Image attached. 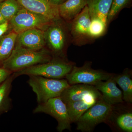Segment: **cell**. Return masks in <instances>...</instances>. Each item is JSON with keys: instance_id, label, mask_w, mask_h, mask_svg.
<instances>
[{"instance_id": "6da1fadb", "label": "cell", "mask_w": 132, "mask_h": 132, "mask_svg": "<svg viewBox=\"0 0 132 132\" xmlns=\"http://www.w3.org/2000/svg\"><path fill=\"white\" fill-rule=\"evenodd\" d=\"M50 61L48 52L26 48L19 45L3 62V68L11 72H16L26 68Z\"/></svg>"}, {"instance_id": "7a4b0ae2", "label": "cell", "mask_w": 132, "mask_h": 132, "mask_svg": "<svg viewBox=\"0 0 132 132\" xmlns=\"http://www.w3.org/2000/svg\"><path fill=\"white\" fill-rule=\"evenodd\" d=\"M28 83L37 95L39 103H43L55 97H60L70 85L65 79H56L40 76H30Z\"/></svg>"}, {"instance_id": "3957f363", "label": "cell", "mask_w": 132, "mask_h": 132, "mask_svg": "<svg viewBox=\"0 0 132 132\" xmlns=\"http://www.w3.org/2000/svg\"><path fill=\"white\" fill-rule=\"evenodd\" d=\"M113 111V105L109 104L102 97L79 118L76 122L77 130L84 132L92 131L97 125L109 119Z\"/></svg>"}, {"instance_id": "277c9868", "label": "cell", "mask_w": 132, "mask_h": 132, "mask_svg": "<svg viewBox=\"0 0 132 132\" xmlns=\"http://www.w3.org/2000/svg\"><path fill=\"white\" fill-rule=\"evenodd\" d=\"M73 66L71 63L63 61H50L36 64L16 71L14 76H36L52 79H61L65 77L71 72Z\"/></svg>"}, {"instance_id": "5b68a950", "label": "cell", "mask_w": 132, "mask_h": 132, "mask_svg": "<svg viewBox=\"0 0 132 132\" xmlns=\"http://www.w3.org/2000/svg\"><path fill=\"white\" fill-rule=\"evenodd\" d=\"M44 113L52 116L58 122L57 129L60 132L71 129V123L65 104L60 97H55L40 103L34 113Z\"/></svg>"}, {"instance_id": "8992f818", "label": "cell", "mask_w": 132, "mask_h": 132, "mask_svg": "<svg viewBox=\"0 0 132 132\" xmlns=\"http://www.w3.org/2000/svg\"><path fill=\"white\" fill-rule=\"evenodd\" d=\"M113 75V74L93 69L90 63H87L80 67L73 66L65 78L71 85L82 84L94 86L101 81L107 80Z\"/></svg>"}, {"instance_id": "52a82bcc", "label": "cell", "mask_w": 132, "mask_h": 132, "mask_svg": "<svg viewBox=\"0 0 132 132\" xmlns=\"http://www.w3.org/2000/svg\"><path fill=\"white\" fill-rule=\"evenodd\" d=\"M10 21L14 32L17 34L31 29L46 27L53 22L42 15L22 7Z\"/></svg>"}, {"instance_id": "ba28073f", "label": "cell", "mask_w": 132, "mask_h": 132, "mask_svg": "<svg viewBox=\"0 0 132 132\" xmlns=\"http://www.w3.org/2000/svg\"><path fill=\"white\" fill-rule=\"evenodd\" d=\"M60 97L65 104L92 98L99 100L102 97V95L95 86L82 84L70 85Z\"/></svg>"}, {"instance_id": "9c48e42d", "label": "cell", "mask_w": 132, "mask_h": 132, "mask_svg": "<svg viewBox=\"0 0 132 132\" xmlns=\"http://www.w3.org/2000/svg\"><path fill=\"white\" fill-rule=\"evenodd\" d=\"M22 7L46 16L52 22L60 19L58 7L50 4L49 0H16Z\"/></svg>"}, {"instance_id": "30bf717a", "label": "cell", "mask_w": 132, "mask_h": 132, "mask_svg": "<svg viewBox=\"0 0 132 132\" xmlns=\"http://www.w3.org/2000/svg\"><path fill=\"white\" fill-rule=\"evenodd\" d=\"M113 76L105 81H101L94 86L102 93L104 100L113 106L123 102V93L117 86Z\"/></svg>"}, {"instance_id": "8fae6325", "label": "cell", "mask_w": 132, "mask_h": 132, "mask_svg": "<svg viewBox=\"0 0 132 132\" xmlns=\"http://www.w3.org/2000/svg\"><path fill=\"white\" fill-rule=\"evenodd\" d=\"M72 21L71 34L75 39L90 38L89 29L91 20L87 5Z\"/></svg>"}, {"instance_id": "7c38bea8", "label": "cell", "mask_w": 132, "mask_h": 132, "mask_svg": "<svg viewBox=\"0 0 132 132\" xmlns=\"http://www.w3.org/2000/svg\"><path fill=\"white\" fill-rule=\"evenodd\" d=\"M19 34L17 39L19 45L23 47L38 51L45 46V34L39 29H31Z\"/></svg>"}, {"instance_id": "4fadbf2b", "label": "cell", "mask_w": 132, "mask_h": 132, "mask_svg": "<svg viewBox=\"0 0 132 132\" xmlns=\"http://www.w3.org/2000/svg\"><path fill=\"white\" fill-rule=\"evenodd\" d=\"M113 0H87L91 19L100 20L107 26L108 16L111 9Z\"/></svg>"}, {"instance_id": "5bb4252c", "label": "cell", "mask_w": 132, "mask_h": 132, "mask_svg": "<svg viewBox=\"0 0 132 132\" xmlns=\"http://www.w3.org/2000/svg\"><path fill=\"white\" fill-rule=\"evenodd\" d=\"M46 36L48 44L54 51L58 52L62 50L65 45L66 37L61 26L57 24L50 26Z\"/></svg>"}, {"instance_id": "9a60e30c", "label": "cell", "mask_w": 132, "mask_h": 132, "mask_svg": "<svg viewBox=\"0 0 132 132\" xmlns=\"http://www.w3.org/2000/svg\"><path fill=\"white\" fill-rule=\"evenodd\" d=\"M87 0H67L58 6L59 15L67 21H72L87 5Z\"/></svg>"}, {"instance_id": "2e32d148", "label": "cell", "mask_w": 132, "mask_h": 132, "mask_svg": "<svg viewBox=\"0 0 132 132\" xmlns=\"http://www.w3.org/2000/svg\"><path fill=\"white\" fill-rule=\"evenodd\" d=\"M98 100L92 98L66 104L71 123H76L81 116Z\"/></svg>"}, {"instance_id": "e0dca14e", "label": "cell", "mask_w": 132, "mask_h": 132, "mask_svg": "<svg viewBox=\"0 0 132 132\" xmlns=\"http://www.w3.org/2000/svg\"><path fill=\"white\" fill-rule=\"evenodd\" d=\"M131 73L125 70L119 75H114L113 78L123 91V100L128 103L132 102V80Z\"/></svg>"}, {"instance_id": "ac0fdd59", "label": "cell", "mask_w": 132, "mask_h": 132, "mask_svg": "<svg viewBox=\"0 0 132 132\" xmlns=\"http://www.w3.org/2000/svg\"><path fill=\"white\" fill-rule=\"evenodd\" d=\"M17 33L11 32L0 40V60L7 59L12 53L17 38Z\"/></svg>"}, {"instance_id": "d6986e66", "label": "cell", "mask_w": 132, "mask_h": 132, "mask_svg": "<svg viewBox=\"0 0 132 132\" xmlns=\"http://www.w3.org/2000/svg\"><path fill=\"white\" fill-rule=\"evenodd\" d=\"M22 7L16 0H5L0 3V11L8 21L10 20Z\"/></svg>"}, {"instance_id": "ffe728a7", "label": "cell", "mask_w": 132, "mask_h": 132, "mask_svg": "<svg viewBox=\"0 0 132 132\" xmlns=\"http://www.w3.org/2000/svg\"><path fill=\"white\" fill-rule=\"evenodd\" d=\"M131 1L132 0H113L108 16L107 26L122 9L128 7L131 4Z\"/></svg>"}, {"instance_id": "44dd1931", "label": "cell", "mask_w": 132, "mask_h": 132, "mask_svg": "<svg viewBox=\"0 0 132 132\" xmlns=\"http://www.w3.org/2000/svg\"><path fill=\"white\" fill-rule=\"evenodd\" d=\"M89 35L90 38H99L104 34L107 26L103 22L97 19H91Z\"/></svg>"}, {"instance_id": "7402d4cb", "label": "cell", "mask_w": 132, "mask_h": 132, "mask_svg": "<svg viewBox=\"0 0 132 132\" xmlns=\"http://www.w3.org/2000/svg\"><path fill=\"white\" fill-rule=\"evenodd\" d=\"M13 78V76L9 78L0 86V111L7 105L8 95Z\"/></svg>"}, {"instance_id": "603a6c76", "label": "cell", "mask_w": 132, "mask_h": 132, "mask_svg": "<svg viewBox=\"0 0 132 132\" xmlns=\"http://www.w3.org/2000/svg\"><path fill=\"white\" fill-rule=\"evenodd\" d=\"M117 123L121 130L126 132H132V113H127L120 115L117 118Z\"/></svg>"}, {"instance_id": "cb8c5ba5", "label": "cell", "mask_w": 132, "mask_h": 132, "mask_svg": "<svg viewBox=\"0 0 132 132\" xmlns=\"http://www.w3.org/2000/svg\"><path fill=\"white\" fill-rule=\"evenodd\" d=\"M10 72L3 68H0V84L7 79L10 74Z\"/></svg>"}, {"instance_id": "d4e9b609", "label": "cell", "mask_w": 132, "mask_h": 132, "mask_svg": "<svg viewBox=\"0 0 132 132\" xmlns=\"http://www.w3.org/2000/svg\"><path fill=\"white\" fill-rule=\"evenodd\" d=\"M8 26V21L0 24V37L2 36L6 32V31H7Z\"/></svg>"}, {"instance_id": "484cf974", "label": "cell", "mask_w": 132, "mask_h": 132, "mask_svg": "<svg viewBox=\"0 0 132 132\" xmlns=\"http://www.w3.org/2000/svg\"><path fill=\"white\" fill-rule=\"evenodd\" d=\"M50 4L53 6H59L67 0H49Z\"/></svg>"}, {"instance_id": "4316f807", "label": "cell", "mask_w": 132, "mask_h": 132, "mask_svg": "<svg viewBox=\"0 0 132 132\" xmlns=\"http://www.w3.org/2000/svg\"><path fill=\"white\" fill-rule=\"evenodd\" d=\"M7 21H8L7 20H6L4 18V16L1 13V11H0V24H2V23H4L5 22Z\"/></svg>"}, {"instance_id": "83f0119b", "label": "cell", "mask_w": 132, "mask_h": 132, "mask_svg": "<svg viewBox=\"0 0 132 132\" xmlns=\"http://www.w3.org/2000/svg\"><path fill=\"white\" fill-rule=\"evenodd\" d=\"M4 1H5V0H0V3H1L3 2Z\"/></svg>"}]
</instances>
